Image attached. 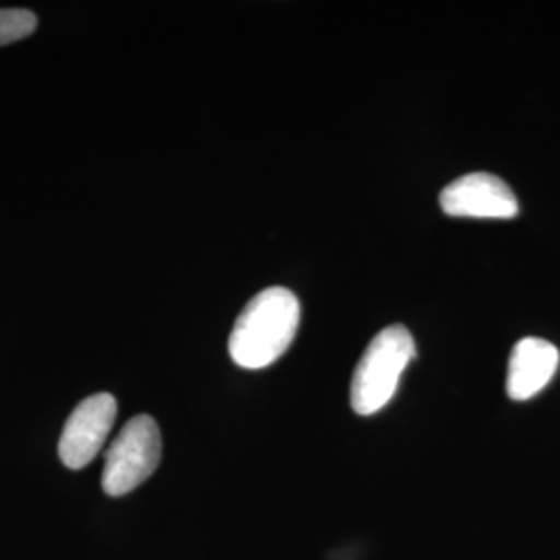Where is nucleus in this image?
Returning <instances> with one entry per match:
<instances>
[{"label": "nucleus", "mask_w": 560, "mask_h": 560, "mask_svg": "<svg viewBox=\"0 0 560 560\" xmlns=\"http://www.w3.org/2000/svg\"><path fill=\"white\" fill-rule=\"evenodd\" d=\"M301 305L284 287L260 291L245 305L229 337V353L245 370H261L279 360L300 328Z\"/></svg>", "instance_id": "f257e3e1"}, {"label": "nucleus", "mask_w": 560, "mask_h": 560, "mask_svg": "<svg viewBox=\"0 0 560 560\" xmlns=\"http://www.w3.org/2000/svg\"><path fill=\"white\" fill-rule=\"evenodd\" d=\"M416 358L411 332L393 324L381 330L363 351L351 381V407L360 416H372L388 405L399 386L400 374Z\"/></svg>", "instance_id": "f03ea898"}, {"label": "nucleus", "mask_w": 560, "mask_h": 560, "mask_svg": "<svg viewBox=\"0 0 560 560\" xmlns=\"http://www.w3.org/2000/svg\"><path fill=\"white\" fill-rule=\"evenodd\" d=\"M162 457L159 423L150 416L127 421L113 441L102 471V488L108 497H125L148 480Z\"/></svg>", "instance_id": "7ed1b4c3"}, {"label": "nucleus", "mask_w": 560, "mask_h": 560, "mask_svg": "<svg viewBox=\"0 0 560 560\" xmlns=\"http://www.w3.org/2000/svg\"><path fill=\"white\" fill-rule=\"evenodd\" d=\"M117 420V400L108 393L81 400L65 423L59 457L69 469H81L96 459Z\"/></svg>", "instance_id": "20e7f679"}, {"label": "nucleus", "mask_w": 560, "mask_h": 560, "mask_svg": "<svg viewBox=\"0 0 560 560\" xmlns=\"http://www.w3.org/2000/svg\"><path fill=\"white\" fill-rule=\"evenodd\" d=\"M441 208L448 217L460 219H515L520 214V201L513 189L490 173H469L441 194Z\"/></svg>", "instance_id": "39448f33"}, {"label": "nucleus", "mask_w": 560, "mask_h": 560, "mask_svg": "<svg viewBox=\"0 0 560 560\" xmlns=\"http://www.w3.org/2000/svg\"><path fill=\"white\" fill-rule=\"evenodd\" d=\"M559 361V349L550 340L538 337L521 339L511 351L506 395L513 400L536 397L557 374Z\"/></svg>", "instance_id": "423d86ee"}, {"label": "nucleus", "mask_w": 560, "mask_h": 560, "mask_svg": "<svg viewBox=\"0 0 560 560\" xmlns=\"http://www.w3.org/2000/svg\"><path fill=\"white\" fill-rule=\"evenodd\" d=\"M38 20L32 11L25 9H0V46L23 40L34 34Z\"/></svg>", "instance_id": "0eeeda50"}]
</instances>
